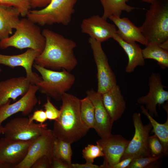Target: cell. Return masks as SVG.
I'll use <instances>...</instances> for the list:
<instances>
[{
    "label": "cell",
    "instance_id": "cell-1",
    "mask_svg": "<svg viewBox=\"0 0 168 168\" xmlns=\"http://www.w3.org/2000/svg\"><path fill=\"white\" fill-rule=\"evenodd\" d=\"M42 33L45 39L44 47L34 63L48 69L62 68L68 72L73 69L77 64L74 53L76 43L48 29H44Z\"/></svg>",
    "mask_w": 168,
    "mask_h": 168
},
{
    "label": "cell",
    "instance_id": "cell-2",
    "mask_svg": "<svg viewBox=\"0 0 168 168\" xmlns=\"http://www.w3.org/2000/svg\"><path fill=\"white\" fill-rule=\"evenodd\" d=\"M61 100L60 115L52 130L55 138L71 144L84 136L90 129L81 118L80 99L66 92Z\"/></svg>",
    "mask_w": 168,
    "mask_h": 168
},
{
    "label": "cell",
    "instance_id": "cell-3",
    "mask_svg": "<svg viewBox=\"0 0 168 168\" xmlns=\"http://www.w3.org/2000/svg\"><path fill=\"white\" fill-rule=\"evenodd\" d=\"M139 28L147 45H159L168 40V0H157L151 3Z\"/></svg>",
    "mask_w": 168,
    "mask_h": 168
},
{
    "label": "cell",
    "instance_id": "cell-4",
    "mask_svg": "<svg viewBox=\"0 0 168 168\" xmlns=\"http://www.w3.org/2000/svg\"><path fill=\"white\" fill-rule=\"evenodd\" d=\"M38 25L27 17L20 19L14 34L0 40V49L13 47L20 49L27 48L40 53L45 44V39Z\"/></svg>",
    "mask_w": 168,
    "mask_h": 168
},
{
    "label": "cell",
    "instance_id": "cell-5",
    "mask_svg": "<svg viewBox=\"0 0 168 168\" xmlns=\"http://www.w3.org/2000/svg\"><path fill=\"white\" fill-rule=\"evenodd\" d=\"M77 0H52L46 7L39 10H30L26 17L41 26L55 24L67 26L71 22Z\"/></svg>",
    "mask_w": 168,
    "mask_h": 168
},
{
    "label": "cell",
    "instance_id": "cell-6",
    "mask_svg": "<svg viewBox=\"0 0 168 168\" xmlns=\"http://www.w3.org/2000/svg\"><path fill=\"white\" fill-rule=\"evenodd\" d=\"M33 67L40 73L42 80L35 84L43 94L60 100L63 95L74 84V76L66 70L55 71L34 63Z\"/></svg>",
    "mask_w": 168,
    "mask_h": 168
},
{
    "label": "cell",
    "instance_id": "cell-7",
    "mask_svg": "<svg viewBox=\"0 0 168 168\" xmlns=\"http://www.w3.org/2000/svg\"><path fill=\"white\" fill-rule=\"evenodd\" d=\"M132 120L135 128L134 136L125 150L120 160L128 157L133 159L142 157L152 156L148 145V138L152 129L149 123L143 124L139 113H135L132 115Z\"/></svg>",
    "mask_w": 168,
    "mask_h": 168
},
{
    "label": "cell",
    "instance_id": "cell-8",
    "mask_svg": "<svg viewBox=\"0 0 168 168\" xmlns=\"http://www.w3.org/2000/svg\"><path fill=\"white\" fill-rule=\"evenodd\" d=\"M48 129L46 124L30 123L29 118L17 117L3 127V134L11 140L26 141L35 139Z\"/></svg>",
    "mask_w": 168,
    "mask_h": 168
},
{
    "label": "cell",
    "instance_id": "cell-9",
    "mask_svg": "<svg viewBox=\"0 0 168 168\" xmlns=\"http://www.w3.org/2000/svg\"><path fill=\"white\" fill-rule=\"evenodd\" d=\"M88 42L92 49L97 69V92L102 94L117 84L115 75L111 68L101 43L89 37Z\"/></svg>",
    "mask_w": 168,
    "mask_h": 168
},
{
    "label": "cell",
    "instance_id": "cell-10",
    "mask_svg": "<svg viewBox=\"0 0 168 168\" xmlns=\"http://www.w3.org/2000/svg\"><path fill=\"white\" fill-rule=\"evenodd\" d=\"M130 141L120 134H112L98 140L96 143L101 147L104 154L103 162L100 168H112L119 162Z\"/></svg>",
    "mask_w": 168,
    "mask_h": 168
},
{
    "label": "cell",
    "instance_id": "cell-11",
    "mask_svg": "<svg viewBox=\"0 0 168 168\" xmlns=\"http://www.w3.org/2000/svg\"><path fill=\"white\" fill-rule=\"evenodd\" d=\"M149 90L147 94L137 99L139 104L144 105L145 108L152 116H158L156 106L163 105L168 100V91L164 89L159 73L152 72L148 79Z\"/></svg>",
    "mask_w": 168,
    "mask_h": 168
},
{
    "label": "cell",
    "instance_id": "cell-12",
    "mask_svg": "<svg viewBox=\"0 0 168 168\" xmlns=\"http://www.w3.org/2000/svg\"><path fill=\"white\" fill-rule=\"evenodd\" d=\"M34 140L15 141L5 137L2 138L0 139V162L6 168H15L24 159Z\"/></svg>",
    "mask_w": 168,
    "mask_h": 168
},
{
    "label": "cell",
    "instance_id": "cell-13",
    "mask_svg": "<svg viewBox=\"0 0 168 168\" xmlns=\"http://www.w3.org/2000/svg\"><path fill=\"white\" fill-rule=\"evenodd\" d=\"M40 53L37 50L28 49L25 52L17 55H6L0 54V64L12 68L22 67L25 70L26 78L31 84H35L42 80L41 77L32 69L35 61Z\"/></svg>",
    "mask_w": 168,
    "mask_h": 168
},
{
    "label": "cell",
    "instance_id": "cell-14",
    "mask_svg": "<svg viewBox=\"0 0 168 168\" xmlns=\"http://www.w3.org/2000/svg\"><path fill=\"white\" fill-rule=\"evenodd\" d=\"M55 137L52 130L48 129L44 133L35 139L30 145L26 155L15 168H30L40 157L48 156L50 158L52 148Z\"/></svg>",
    "mask_w": 168,
    "mask_h": 168
},
{
    "label": "cell",
    "instance_id": "cell-15",
    "mask_svg": "<svg viewBox=\"0 0 168 168\" xmlns=\"http://www.w3.org/2000/svg\"><path fill=\"white\" fill-rule=\"evenodd\" d=\"M98 15L84 19L81 25V32L101 43L113 38L117 30L114 25Z\"/></svg>",
    "mask_w": 168,
    "mask_h": 168
},
{
    "label": "cell",
    "instance_id": "cell-16",
    "mask_svg": "<svg viewBox=\"0 0 168 168\" xmlns=\"http://www.w3.org/2000/svg\"><path fill=\"white\" fill-rule=\"evenodd\" d=\"M38 91L37 85L31 84L27 93L18 101L12 104L9 101L1 106L0 125L7 118L17 113L21 112L25 116L29 114L38 102L36 94Z\"/></svg>",
    "mask_w": 168,
    "mask_h": 168
},
{
    "label": "cell",
    "instance_id": "cell-17",
    "mask_svg": "<svg viewBox=\"0 0 168 168\" xmlns=\"http://www.w3.org/2000/svg\"><path fill=\"white\" fill-rule=\"evenodd\" d=\"M86 93L94 107L95 122L94 128L101 138H106L111 134L114 122L104 105L101 95L93 89L87 91Z\"/></svg>",
    "mask_w": 168,
    "mask_h": 168
},
{
    "label": "cell",
    "instance_id": "cell-18",
    "mask_svg": "<svg viewBox=\"0 0 168 168\" xmlns=\"http://www.w3.org/2000/svg\"><path fill=\"white\" fill-rule=\"evenodd\" d=\"M31 84L26 77H13L0 82V107L28 91Z\"/></svg>",
    "mask_w": 168,
    "mask_h": 168
},
{
    "label": "cell",
    "instance_id": "cell-19",
    "mask_svg": "<svg viewBox=\"0 0 168 168\" xmlns=\"http://www.w3.org/2000/svg\"><path fill=\"white\" fill-rule=\"evenodd\" d=\"M104 105L114 122L120 118L126 108V102L117 84L101 94Z\"/></svg>",
    "mask_w": 168,
    "mask_h": 168
},
{
    "label": "cell",
    "instance_id": "cell-20",
    "mask_svg": "<svg viewBox=\"0 0 168 168\" xmlns=\"http://www.w3.org/2000/svg\"><path fill=\"white\" fill-rule=\"evenodd\" d=\"M118 28L117 34L124 41L137 42L146 45V40L139 27H137L128 18L112 15L108 18Z\"/></svg>",
    "mask_w": 168,
    "mask_h": 168
},
{
    "label": "cell",
    "instance_id": "cell-21",
    "mask_svg": "<svg viewBox=\"0 0 168 168\" xmlns=\"http://www.w3.org/2000/svg\"><path fill=\"white\" fill-rule=\"evenodd\" d=\"M113 38L123 48L128 57V62L125 68L126 72L132 73L137 66H142L145 64L142 49L136 42H126L119 37L117 33Z\"/></svg>",
    "mask_w": 168,
    "mask_h": 168
},
{
    "label": "cell",
    "instance_id": "cell-22",
    "mask_svg": "<svg viewBox=\"0 0 168 168\" xmlns=\"http://www.w3.org/2000/svg\"><path fill=\"white\" fill-rule=\"evenodd\" d=\"M20 14L16 8L0 4V40L12 33L19 20Z\"/></svg>",
    "mask_w": 168,
    "mask_h": 168
},
{
    "label": "cell",
    "instance_id": "cell-23",
    "mask_svg": "<svg viewBox=\"0 0 168 168\" xmlns=\"http://www.w3.org/2000/svg\"><path fill=\"white\" fill-rule=\"evenodd\" d=\"M103 8L102 17L107 20L112 15L120 16L122 11L132 12L136 8L127 5L128 0H100Z\"/></svg>",
    "mask_w": 168,
    "mask_h": 168
},
{
    "label": "cell",
    "instance_id": "cell-24",
    "mask_svg": "<svg viewBox=\"0 0 168 168\" xmlns=\"http://www.w3.org/2000/svg\"><path fill=\"white\" fill-rule=\"evenodd\" d=\"M142 113L145 115L153 128L152 132L158 138L163 148L168 152V114L165 123L161 124L154 119L143 105L140 106Z\"/></svg>",
    "mask_w": 168,
    "mask_h": 168
},
{
    "label": "cell",
    "instance_id": "cell-25",
    "mask_svg": "<svg viewBox=\"0 0 168 168\" xmlns=\"http://www.w3.org/2000/svg\"><path fill=\"white\" fill-rule=\"evenodd\" d=\"M142 49L144 58L150 59L156 61L163 69L168 67V51L158 44H148Z\"/></svg>",
    "mask_w": 168,
    "mask_h": 168
},
{
    "label": "cell",
    "instance_id": "cell-26",
    "mask_svg": "<svg viewBox=\"0 0 168 168\" xmlns=\"http://www.w3.org/2000/svg\"><path fill=\"white\" fill-rule=\"evenodd\" d=\"M71 144L55 137L52 148L53 156L63 162L72 165V152Z\"/></svg>",
    "mask_w": 168,
    "mask_h": 168
},
{
    "label": "cell",
    "instance_id": "cell-27",
    "mask_svg": "<svg viewBox=\"0 0 168 168\" xmlns=\"http://www.w3.org/2000/svg\"><path fill=\"white\" fill-rule=\"evenodd\" d=\"M80 115L86 125L89 129L94 128L95 122L94 107L87 96L80 100Z\"/></svg>",
    "mask_w": 168,
    "mask_h": 168
},
{
    "label": "cell",
    "instance_id": "cell-28",
    "mask_svg": "<svg viewBox=\"0 0 168 168\" xmlns=\"http://www.w3.org/2000/svg\"><path fill=\"white\" fill-rule=\"evenodd\" d=\"M83 158L86 162L93 163L94 159L103 157L104 154L101 147L99 145L88 144L82 151Z\"/></svg>",
    "mask_w": 168,
    "mask_h": 168
},
{
    "label": "cell",
    "instance_id": "cell-29",
    "mask_svg": "<svg viewBox=\"0 0 168 168\" xmlns=\"http://www.w3.org/2000/svg\"><path fill=\"white\" fill-rule=\"evenodd\" d=\"M0 4L16 8L23 17L26 16L31 8L29 0H0Z\"/></svg>",
    "mask_w": 168,
    "mask_h": 168
},
{
    "label": "cell",
    "instance_id": "cell-30",
    "mask_svg": "<svg viewBox=\"0 0 168 168\" xmlns=\"http://www.w3.org/2000/svg\"><path fill=\"white\" fill-rule=\"evenodd\" d=\"M162 155L142 157L133 159L127 168H145L154 164Z\"/></svg>",
    "mask_w": 168,
    "mask_h": 168
},
{
    "label": "cell",
    "instance_id": "cell-31",
    "mask_svg": "<svg viewBox=\"0 0 168 168\" xmlns=\"http://www.w3.org/2000/svg\"><path fill=\"white\" fill-rule=\"evenodd\" d=\"M148 145L151 156H155L167 154V152L163 148L160 141L155 135L149 136L148 138Z\"/></svg>",
    "mask_w": 168,
    "mask_h": 168
},
{
    "label": "cell",
    "instance_id": "cell-32",
    "mask_svg": "<svg viewBox=\"0 0 168 168\" xmlns=\"http://www.w3.org/2000/svg\"><path fill=\"white\" fill-rule=\"evenodd\" d=\"M43 106L47 119L55 120L58 118L60 114V110H58L54 105L49 97H47L46 102Z\"/></svg>",
    "mask_w": 168,
    "mask_h": 168
},
{
    "label": "cell",
    "instance_id": "cell-33",
    "mask_svg": "<svg viewBox=\"0 0 168 168\" xmlns=\"http://www.w3.org/2000/svg\"><path fill=\"white\" fill-rule=\"evenodd\" d=\"M47 119L44 111L41 109L35 111L29 118V122L31 123L35 121L39 123L43 124Z\"/></svg>",
    "mask_w": 168,
    "mask_h": 168
},
{
    "label": "cell",
    "instance_id": "cell-34",
    "mask_svg": "<svg viewBox=\"0 0 168 168\" xmlns=\"http://www.w3.org/2000/svg\"><path fill=\"white\" fill-rule=\"evenodd\" d=\"M31 168H51L49 157L47 156H44L40 157L33 163Z\"/></svg>",
    "mask_w": 168,
    "mask_h": 168
},
{
    "label": "cell",
    "instance_id": "cell-35",
    "mask_svg": "<svg viewBox=\"0 0 168 168\" xmlns=\"http://www.w3.org/2000/svg\"><path fill=\"white\" fill-rule=\"evenodd\" d=\"M51 168H72V165H68L54 156L52 155L50 159Z\"/></svg>",
    "mask_w": 168,
    "mask_h": 168
},
{
    "label": "cell",
    "instance_id": "cell-36",
    "mask_svg": "<svg viewBox=\"0 0 168 168\" xmlns=\"http://www.w3.org/2000/svg\"><path fill=\"white\" fill-rule=\"evenodd\" d=\"M52 0H30L31 7L32 8H43L47 5Z\"/></svg>",
    "mask_w": 168,
    "mask_h": 168
},
{
    "label": "cell",
    "instance_id": "cell-37",
    "mask_svg": "<svg viewBox=\"0 0 168 168\" xmlns=\"http://www.w3.org/2000/svg\"><path fill=\"white\" fill-rule=\"evenodd\" d=\"M133 159L132 157H128L124 159L114 165L112 168H127Z\"/></svg>",
    "mask_w": 168,
    "mask_h": 168
},
{
    "label": "cell",
    "instance_id": "cell-38",
    "mask_svg": "<svg viewBox=\"0 0 168 168\" xmlns=\"http://www.w3.org/2000/svg\"><path fill=\"white\" fill-rule=\"evenodd\" d=\"M72 168H100V166L87 162L84 164H72Z\"/></svg>",
    "mask_w": 168,
    "mask_h": 168
},
{
    "label": "cell",
    "instance_id": "cell-39",
    "mask_svg": "<svg viewBox=\"0 0 168 168\" xmlns=\"http://www.w3.org/2000/svg\"><path fill=\"white\" fill-rule=\"evenodd\" d=\"M158 45L161 48L168 50V40L161 43Z\"/></svg>",
    "mask_w": 168,
    "mask_h": 168
},
{
    "label": "cell",
    "instance_id": "cell-40",
    "mask_svg": "<svg viewBox=\"0 0 168 168\" xmlns=\"http://www.w3.org/2000/svg\"><path fill=\"white\" fill-rule=\"evenodd\" d=\"M142 1L145 2H147L148 3H152L154 2H155V1H156L157 0H141Z\"/></svg>",
    "mask_w": 168,
    "mask_h": 168
},
{
    "label": "cell",
    "instance_id": "cell-41",
    "mask_svg": "<svg viewBox=\"0 0 168 168\" xmlns=\"http://www.w3.org/2000/svg\"><path fill=\"white\" fill-rule=\"evenodd\" d=\"M3 127L2 125H0V135L3 134Z\"/></svg>",
    "mask_w": 168,
    "mask_h": 168
},
{
    "label": "cell",
    "instance_id": "cell-42",
    "mask_svg": "<svg viewBox=\"0 0 168 168\" xmlns=\"http://www.w3.org/2000/svg\"><path fill=\"white\" fill-rule=\"evenodd\" d=\"M0 168H6L5 166L0 162Z\"/></svg>",
    "mask_w": 168,
    "mask_h": 168
},
{
    "label": "cell",
    "instance_id": "cell-43",
    "mask_svg": "<svg viewBox=\"0 0 168 168\" xmlns=\"http://www.w3.org/2000/svg\"><path fill=\"white\" fill-rule=\"evenodd\" d=\"M1 72H2V69L1 68H0V73H1Z\"/></svg>",
    "mask_w": 168,
    "mask_h": 168
},
{
    "label": "cell",
    "instance_id": "cell-44",
    "mask_svg": "<svg viewBox=\"0 0 168 168\" xmlns=\"http://www.w3.org/2000/svg\"></svg>",
    "mask_w": 168,
    "mask_h": 168
}]
</instances>
